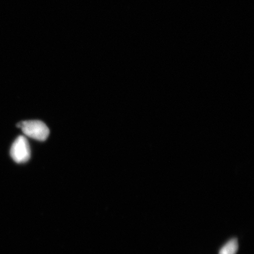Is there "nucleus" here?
Masks as SVG:
<instances>
[{"label":"nucleus","instance_id":"1","mask_svg":"<svg viewBox=\"0 0 254 254\" xmlns=\"http://www.w3.org/2000/svg\"><path fill=\"white\" fill-rule=\"evenodd\" d=\"M25 135L40 141L46 140L50 134L47 126L42 122L38 120L26 121L17 125Z\"/></svg>","mask_w":254,"mask_h":254},{"label":"nucleus","instance_id":"2","mask_svg":"<svg viewBox=\"0 0 254 254\" xmlns=\"http://www.w3.org/2000/svg\"><path fill=\"white\" fill-rule=\"evenodd\" d=\"M11 156L17 163H24L29 160L31 151L29 143L24 136H19L12 144Z\"/></svg>","mask_w":254,"mask_h":254},{"label":"nucleus","instance_id":"3","mask_svg":"<svg viewBox=\"0 0 254 254\" xmlns=\"http://www.w3.org/2000/svg\"><path fill=\"white\" fill-rule=\"evenodd\" d=\"M238 249V243L237 238H232L221 248L219 254H236Z\"/></svg>","mask_w":254,"mask_h":254}]
</instances>
